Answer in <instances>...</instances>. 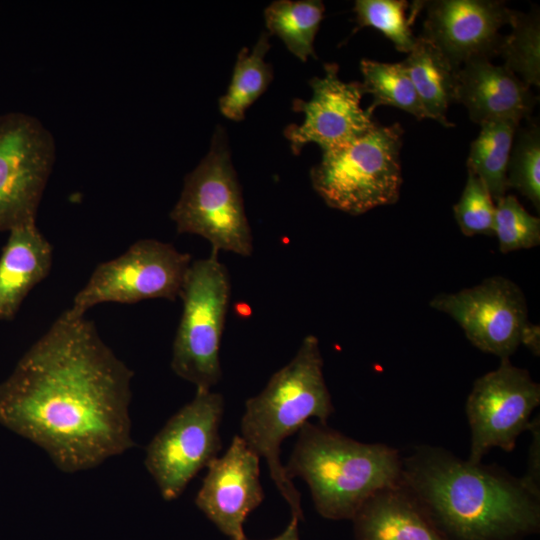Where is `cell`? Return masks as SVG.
Returning a JSON list of instances; mask_svg holds the SVG:
<instances>
[{
  "instance_id": "ba28073f",
  "label": "cell",
  "mask_w": 540,
  "mask_h": 540,
  "mask_svg": "<svg viewBox=\"0 0 540 540\" xmlns=\"http://www.w3.org/2000/svg\"><path fill=\"white\" fill-rule=\"evenodd\" d=\"M223 412L220 393L196 389L194 398L147 445L144 464L164 500L178 498L195 475L218 457Z\"/></svg>"
},
{
  "instance_id": "44dd1931",
  "label": "cell",
  "mask_w": 540,
  "mask_h": 540,
  "mask_svg": "<svg viewBox=\"0 0 540 540\" xmlns=\"http://www.w3.org/2000/svg\"><path fill=\"white\" fill-rule=\"evenodd\" d=\"M478 137L471 143L467 168L484 183L492 199L505 196L507 169L518 124L492 121L480 125Z\"/></svg>"
},
{
  "instance_id": "ffe728a7",
  "label": "cell",
  "mask_w": 540,
  "mask_h": 540,
  "mask_svg": "<svg viewBox=\"0 0 540 540\" xmlns=\"http://www.w3.org/2000/svg\"><path fill=\"white\" fill-rule=\"evenodd\" d=\"M270 47L269 34L262 32L251 51L246 47L239 51L228 90L219 99L220 112L227 119L243 120L246 110L271 83L272 66L264 61Z\"/></svg>"
},
{
  "instance_id": "6da1fadb",
  "label": "cell",
  "mask_w": 540,
  "mask_h": 540,
  "mask_svg": "<svg viewBox=\"0 0 540 540\" xmlns=\"http://www.w3.org/2000/svg\"><path fill=\"white\" fill-rule=\"evenodd\" d=\"M132 377L94 323L69 308L0 383V424L62 472L93 469L135 445Z\"/></svg>"
},
{
  "instance_id": "d4e9b609",
  "label": "cell",
  "mask_w": 540,
  "mask_h": 540,
  "mask_svg": "<svg viewBox=\"0 0 540 540\" xmlns=\"http://www.w3.org/2000/svg\"><path fill=\"white\" fill-rule=\"evenodd\" d=\"M423 6L424 1L414 2L409 17V3L404 0H357L353 10L357 29L372 27L383 33L399 52L410 53L417 41L411 24Z\"/></svg>"
},
{
  "instance_id": "7c38bea8",
  "label": "cell",
  "mask_w": 540,
  "mask_h": 540,
  "mask_svg": "<svg viewBox=\"0 0 540 540\" xmlns=\"http://www.w3.org/2000/svg\"><path fill=\"white\" fill-rule=\"evenodd\" d=\"M540 404V385L529 372L502 358L497 369L473 383L465 405L470 427L472 463L482 462L493 448L511 452L518 437L531 425Z\"/></svg>"
},
{
  "instance_id": "8fae6325",
  "label": "cell",
  "mask_w": 540,
  "mask_h": 540,
  "mask_svg": "<svg viewBox=\"0 0 540 540\" xmlns=\"http://www.w3.org/2000/svg\"><path fill=\"white\" fill-rule=\"evenodd\" d=\"M55 159L54 137L37 117L0 115V231L36 221Z\"/></svg>"
},
{
  "instance_id": "ac0fdd59",
  "label": "cell",
  "mask_w": 540,
  "mask_h": 540,
  "mask_svg": "<svg viewBox=\"0 0 540 540\" xmlns=\"http://www.w3.org/2000/svg\"><path fill=\"white\" fill-rule=\"evenodd\" d=\"M53 248L35 222L9 231L0 255V320H11L30 291L49 274Z\"/></svg>"
},
{
  "instance_id": "30bf717a",
  "label": "cell",
  "mask_w": 540,
  "mask_h": 540,
  "mask_svg": "<svg viewBox=\"0 0 540 540\" xmlns=\"http://www.w3.org/2000/svg\"><path fill=\"white\" fill-rule=\"evenodd\" d=\"M430 306L450 315L479 350L509 358L523 344L539 355V327L528 320L522 290L502 276L457 293H440Z\"/></svg>"
},
{
  "instance_id": "8992f818",
  "label": "cell",
  "mask_w": 540,
  "mask_h": 540,
  "mask_svg": "<svg viewBox=\"0 0 540 540\" xmlns=\"http://www.w3.org/2000/svg\"><path fill=\"white\" fill-rule=\"evenodd\" d=\"M170 217L178 233L201 236L216 252L252 254L251 227L221 126L216 127L207 155L186 175Z\"/></svg>"
},
{
  "instance_id": "277c9868",
  "label": "cell",
  "mask_w": 540,
  "mask_h": 540,
  "mask_svg": "<svg viewBox=\"0 0 540 540\" xmlns=\"http://www.w3.org/2000/svg\"><path fill=\"white\" fill-rule=\"evenodd\" d=\"M333 412L319 341L314 335H307L291 361L271 376L258 395L245 402L241 437L265 459L271 479L289 504L292 517L298 520H303L301 497L281 463V443L310 418L327 425Z\"/></svg>"
},
{
  "instance_id": "e0dca14e",
  "label": "cell",
  "mask_w": 540,
  "mask_h": 540,
  "mask_svg": "<svg viewBox=\"0 0 540 540\" xmlns=\"http://www.w3.org/2000/svg\"><path fill=\"white\" fill-rule=\"evenodd\" d=\"M352 520L355 540H448L403 482L374 494Z\"/></svg>"
},
{
  "instance_id": "f546056e",
  "label": "cell",
  "mask_w": 540,
  "mask_h": 540,
  "mask_svg": "<svg viewBox=\"0 0 540 540\" xmlns=\"http://www.w3.org/2000/svg\"><path fill=\"white\" fill-rule=\"evenodd\" d=\"M298 522H299L298 519L292 517L286 529L280 535H278L277 537L271 540H299ZM239 540H249V539L244 537Z\"/></svg>"
},
{
  "instance_id": "2e32d148",
  "label": "cell",
  "mask_w": 540,
  "mask_h": 540,
  "mask_svg": "<svg viewBox=\"0 0 540 540\" xmlns=\"http://www.w3.org/2000/svg\"><path fill=\"white\" fill-rule=\"evenodd\" d=\"M456 102L468 110L470 119L482 125L492 121L520 124L536 104V97L506 66H496L489 59L476 58L457 71Z\"/></svg>"
},
{
  "instance_id": "4fadbf2b",
  "label": "cell",
  "mask_w": 540,
  "mask_h": 540,
  "mask_svg": "<svg viewBox=\"0 0 540 540\" xmlns=\"http://www.w3.org/2000/svg\"><path fill=\"white\" fill-rule=\"evenodd\" d=\"M336 63L324 64L323 77L309 81V101L295 99L293 110L304 113L302 124H291L284 134L298 155L308 143H316L322 153L341 147L371 129L377 122L361 107L365 89L360 82H344Z\"/></svg>"
},
{
  "instance_id": "52a82bcc",
  "label": "cell",
  "mask_w": 540,
  "mask_h": 540,
  "mask_svg": "<svg viewBox=\"0 0 540 540\" xmlns=\"http://www.w3.org/2000/svg\"><path fill=\"white\" fill-rule=\"evenodd\" d=\"M230 296L229 273L218 252L192 261L179 296L183 309L171 369L196 389L212 390L221 379L219 351Z\"/></svg>"
},
{
  "instance_id": "4316f807",
  "label": "cell",
  "mask_w": 540,
  "mask_h": 540,
  "mask_svg": "<svg viewBox=\"0 0 540 540\" xmlns=\"http://www.w3.org/2000/svg\"><path fill=\"white\" fill-rule=\"evenodd\" d=\"M493 231L504 254L540 243V219L529 214L513 195L497 200Z\"/></svg>"
},
{
  "instance_id": "9c48e42d",
  "label": "cell",
  "mask_w": 540,
  "mask_h": 540,
  "mask_svg": "<svg viewBox=\"0 0 540 540\" xmlns=\"http://www.w3.org/2000/svg\"><path fill=\"white\" fill-rule=\"evenodd\" d=\"M192 263L191 255L156 239L133 243L120 256L100 263L76 293L72 310L86 314L106 302L132 304L147 299L176 301Z\"/></svg>"
},
{
  "instance_id": "9a60e30c",
  "label": "cell",
  "mask_w": 540,
  "mask_h": 540,
  "mask_svg": "<svg viewBox=\"0 0 540 540\" xmlns=\"http://www.w3.org/2000/svg\"><path fill=\"white\" fill-rule=\"evenodd\" d=\"M259 462L258 454L235 435L226 452L208 465L196 495V506L230 540L246 537L244 521L264 499Z\"/></svg>"
},
{
  "instance_id": "d6986e66",
  "label": "cell",
  "mask_w": 540,
  "mask_h": 540,
  "mask_svg": "<svg viewBox=\"0 0 540 540\" xmlns=\"http://www.w3.org/2000/svg\"><path fill=\"white\" fill-rule=\"evenodd\" d=\"M430 119L445 127L454 126L446 113L456 102L457 71L430 42L417 36L415 46L401 62Z\"/></svg>"
},
{
  "instance_id": "cb8c5ba5",
  "label": "cell",
  "mask_w": 540,
  "mask_h": 540,
  "mask_svg": "<svg viewBox=\"0 0 540 540\" xmlns=\"http://www.w3.org/2000/svg\"><path fill=\"white\" fill-rule=\"evenodd\" d=\"M512 30L504 36L499 54L504 66L528 86L540 85V25L539 12L514 11L510 22Z\"/></svg>"
},
{
  "instance_id": "7a4b0ae2",
  "label": "cell",
  "mask_w": 540,
  "mask_h": 540,
  "mask_svg": "<svg viewBox=\"0 0 540 540\" xmlns=\"http://www.w3.org/2000/svg\"><path fill=\"white\" fill-rule=\"evenodd\" d=\"M402 482L448 540H522L540 528V497L499 466L416 446Z\"/></svg>"
},
{
  "instance_id": "83f0119b",
  "label": "cell",
  "mask_w": 540,
  "mask_h": 540,
  "mask_svg": "<svg viewBox=\"0 0 540 540\" xmlns=\"http://www.w3.org/2000/svg\"><path fill=\"white\" fill-rule=\"evenodd\" d=\"M453 210L456 222L465 236L494 235L493 199L484 183L470 170L461 197Z\"/></svg>"
},
{
  "instance_id": "5b68a950",
  "label": "cell",
  "mask_w": 540,
  "mask_h": 540,
  "mask_svg": "<svg viewBox=\"0 0 540 540\" xmlns=\"http://www.w3.org/2000/svg\"><path fill=\"white\" fill-rule=\"evenodd\" d=\"M400 123L381 125L324 152L310 171L317 194L331 208L360 215L398 201L402 185Z\"/></svg>"
},
{
  "instance_id": "603a6c76",
  "label": "cell",
  "mask_w": 540,
  "mask_h": 540,
  "mask_svg": "<svg viewBox=\"0 0 540 540\" xmlns=\"http://www.w3.org/2000/svg\"><path fill=\"white\" fill-rule=\"evenodd\" d=\"M360 70L365 93L373 100L368 111L382 105L393 106L413 115L416 119L429 118L424 110L412 81L402 63H382L362 59Z\"/></svg>"
},
{
  "instance_id": "f1b7e54d",
  "label": "cell",
  "mask_w": 540,
  "mask_h": 540,
  "mask_svg": "<svg viewBox=\"0 0 540 540\" xmlns=\"http://www.w3.org/2000/svg\"><path fill=\"white\" fill-rule=\"evenodd\" d=\"M531 443L528 448L527 468L521 477L524 485L537 497H540V420L539 415L532 418L529 428Z\"/></svg>"
},
{
  "instance_id": "7402d4cb",
  "label": "cell",
  "mask_w": 540,
  "mask_h": 540,
  "mask_svg": "<svg viewBox=\"0 0 540 540\" xmlns=\"http://www.w3.org/2000/svg\"><path fill=\"white\" fill-rule=\"evenodd\" d=\"M324 11V4L319 0H278L265 9V24L293 55L305 62L309 56L317 58L314 39Z\"/></svg>"
},
{
  "instance_id": "484cf974",
  "label": "cell",
  "mask_w": 540,
  "mask_h": 540,
  "mask_svg": "<svg viewBox=\"0 0 540 540\" xmlns=\"http://www.w3.org/2000/svg\"><path fill=\"white\" fill-rule=\"evenodd\" d=\"M515 145L511 150L507 169L508 188L517 189L540 208V129L530 122L516 130Z\"/></svg>"
},
{
  "instance_id": "5bb4252c",
  "label": "cell",
  "mask_w": 540,
  "mask_h": 540,
  "mask_svg": "<svg viewBox=\"0 0 540 540\" xmlns=\"http://www.w3.org/2000/svg\"><path fill=\"white\" fill-rule=\"evenodd\" d=\"M426 16L419 35L433 44L458 70L466 62L498 55L504 36L499 29L510 25L513 10L503 1H424Z\"/></svg>"
},
{
  "instance_id": "3957f363",
  "label": "cell",
  "mask_w": 540,
  "mask_h": 540,
  "mask_svg": "<svg viewBox=\"0 0 540 540\" xmlns=\"http://www.w3.org/2000/svg\"><path fill=\"white\" fill-rule=\"evenodd\" d=\"M288 478L308 485L317 512L326 519H353L377 492L402 483V455L383 443H363L327 425L306 422L298 431Z\"/></svg>"
}]
</instances>
